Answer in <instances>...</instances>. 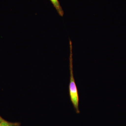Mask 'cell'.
I'll return each mask as SVG.
<instances>
[{
    "label": "cell",
    "instance_id": "1",
    "mask_svg": "<svg viewBox=\"0 0 126 126\" xmlns=\"http://www.w3.org/2000/svg\"><path fill=\"white\" fill-rule=\"evenodd\" d=\"M70 45V54L69 56V69H70V82L69 86V96L70 101L72 102L75 110L77 113H79L80 111L79 109V97L77 85L75 82L73 70V52H72V45L71 41L69 40Z\"/></svg>",
    "mask_w": 126,
    "mask_h": 126
},
{
    "label": "cell",
    "instance_id": "2",
    "mask_svg": "<svg viewBox=\"0 0 126 126\" xmlns=\"http://www.w3.org/2000/svg\"><path fill=\"white\" fill-rule=\"evenodd\" d=\"M50 0L53 5L54 6L56 9L59 15L61 16H63L64 15L63 11L61 6L58 0Z\"/></svg>",
    "mask_w": 126,
    "mask_h": 126
},
{
    "label": "cell",
    "instance_id": "3",
    "mask_svg": "<svg viewBox=\"0 0 126 126\" xmlns=\"http://www.w3.org/2000/svg\"><path fill=\"white\" fill-rule=\"evenodd\" d=\"M0 126H20L19 123L9 122L5 120L0 123Z\"/></svg>",
    "mask_w": 126,
    "mask_h": 126
},
{
    "label": "cell",
    "instance_id": "4",
    "mask_svg": "<svg viewBox=\"0 0 126 126\" xmlns=\"http://www.w3.org/2000/svg\"><path fill=\"white\" fill-rule=\"evenodd\" d=\"M4 121V119H3L2 117L0 116V123H2V122Z\"/></svg>",
    "mask_w": 126,
    "mask_h": 126
}]
</instances>
